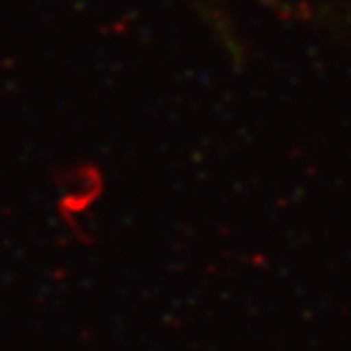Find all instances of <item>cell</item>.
Masks as SVG:
<instances>
[{"mask_svg": "<svg viewBox=\"0 0 351 351\" xmlns=\"http://www.w3.org/2000/svg\"><path fill=\"white\" fill-rule=\"evenodd\" d=\"M186 3H189L191 10L204 21L206 27L213 32L215 41H218L231 57H236L238 52H241V48H238V34L234 25H231L227 0H186Z\"/></svg>", "mask_w": 351, "mask_h": 351, "instance_id": "6da1fadb", "label": "cell"}]
</instances>
